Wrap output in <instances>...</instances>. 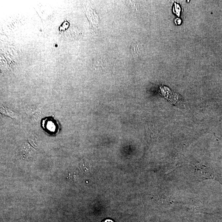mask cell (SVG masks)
<instances>
[{
    "label": "cell",
    "mask_w": 222,
    "mask_h": 222,
    "mask_svg": "<svg viewBox=\"0 0 222 222\" xmlns=\"http://www.w3.org/2000/svg\"><path fill=\"white\" fill-rule=\"evenodd\" d=\"M0 111H1V113L3 114V115L9 116V117L14 118V119H16L18 118L16 113L14 112L12 110H10L9 108L4 106L3 105H1V106Z\"/></svg>",
    "instance_id": "obj_1"
},
{
    "label": "cell",
    "mask_w": 222,
    "mask_h": 222,
    "mask_svg": "<svg viewBox=\"0 0 222 222\" xmlns=\"http://www.w3.org/2000/svg\"><path fill=\"white\" fill-rule=\"evenodd\" d=\"M29 141L32 145L34 146H37V143H38V139H37V136L35 135H32L29 137Z\"/></svg>",
    "instance_id": "obj_2"
},
{
    "label": "cell",
    "mask_w": 222,
    "mask_h": 222,
    "mask_svg": "<svg viewBox=\"0 0 222 222\" xmlns=\"http://www.w3.org/2000/svg\"><path fill=\"white\" fill-rule=\"evenodd\" d=\"M103 222H114V221L113 220H112L108 219L105 220L104 221H103Z\"/></svg>",
    "instance_id": "obj_3"
}]
</instances>
